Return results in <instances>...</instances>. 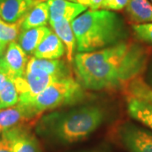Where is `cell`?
Masks as SVG:
<instances>
[{
	"mask_svg": "<svg viewBox=\"0 0 152 152\" xmlns=\"http://www.w3.org/2000/svg\"><path fill=\"white\" fill-rule=\"evenodd\" d=\"M133 31L139 40L152 43V23L136 24L133 26Z\"/></svg>",
	"mask_w": 152,
	"mask_h": 152,
	"instance_id": "cell-19",
	"label": "cell"
},
{
	"mask_svg": "<svg viewBox=\"0 0 152 152\" xmlns=\"http://www.w3.org/2000/svg\"><path fill=\"white\" fill-rule=\"evenodd\" d=\"M38 118L27 105L19 102L13 107L0 110V129L3 131L15 126L29 125Z\"/></svg>",
	"mask_w": 152,
	"mask_h": 152,
	"instance_id": "cell-9",
	"label": "cell"
},
{
	"mask_svg": "<svg viewBox=\"0 0 152 152\" xmlns=\"http://www.w3.org/2000/svg\"><path fill=\"white\" fill-rule=\"evenodd\" d=\"M103 0H89V8L91 10H97L102 8Z\"/></svg>",
	"mask_w": 152,
	"mask_h": 152,
	"instance_id": "cell-22",
	"label": "cell"
},
{
	"mask_svg": "<svg viewBox=\"0 0 152 152\" xmlns=\"http://www.w3.org/2000/svg\"><path fill=\"white\" fill-rule=\"evenodd\" d=\"M10 77L9 75V74L7 73L5 69L4 68V66L2 65V64L0 63V90L3 88V86L5 85V83L8 81V80H10Z\"/></svg>",
	"mask_w": 152,
	"mask_h": 152,
	"instance_id": "cell-21",
	"label": "cell"
},
{
	"mask_svg": "<svg viewBox=\"0 0 152 152\" xmlns=\"http://www.w3.org/2000/svg\"><path fill=\"white\" fill-rule=\"evenodd\" d=\"M89 152H100V151H89Z\"/></svg>",
	"mask_w": 152,
	"mask_h": 152,
	"instance_id": "cell-26",
	"label": "cell"
},
{
	"mask_svg": "<svg viewBox=\"0 0 152 152\" xmlns=\"http://www.w3.org/2000/svg\"><path fill=\"white\" fill-rule=\"evenodd\" d=\"M39 0H0V18L14 24L22 20Z\"/></svg>",
	"mask_w": 152,
	"mask_h": 152,
	"instance_id": "cell-11",
	"label": "cell"
},
{
	"mask_svg": "<svg viewBox=\"0 0 152 152\" xmlns=\"http://www.w3.org/2000/svg\"><path fill=\"white\" fill-rule=\"evenodd\" d=\"M0 152H10V149L9 147L8 143L3 139H1L0 140Z\"/></svg>",
	"mask_w": 152,
	"mask_h": 152,
	"instance_id": "cell-23",
	"label": "cell"
},
{
	"mask_svg": "<svg viewBox=\"0 0 152 152\" xmlns=\"http://www.w3.org/2000/svg\"><path fill=\"white\" fill-rule=\"evenodd\" d=\"M149 59V50L133 42H121L105 48L75 55V69L80 83L88 90L124 88L140 76Z\"/></svg>",
	"mask_w": 152,
	"mask_h": 152,
	"instance_id": "cell-1",
	"label": "cell"
},
{
	"mask_svg": "<svg viewBox=\"0 0 152 152\" xmlns=\"http://www.w3.org/2000/svg\"><path fill=\"white\" fill-rule=\"evenodd\" d=\"M65 52L63 42L54 32L51 31L36 49L34 57L42 59H58Z\"/></svg>",
	"mask_w": 152,
	"mask_h": 152,
	"instance_id": "cell-12",
	"label": "cell"
},
{
	"mask_svg": "<svg viewBox=\"0 0 152 152\" xmlns=\"http://www.w3.org/2000/svg\"><path fill=\"white\" fill-rule=\"evenodd\" d=\"M119 137L129 152H152V131L128 123L121 126Z\"/></svg>",
	"mask_w": 152,
	"mask_h": 152,
	"instance_id": "cell-7",
	"label": "cell"
},
{
	"mask_svg": "<svg viewBox=\"0 0 152 152\" xmlns=\"http://www.w3.org/2000/svg\"><path fill=\"white\" fill-rule=\"evenodd\" d=\"M20 102V95L13 80H8L0 90V110L16 105Z\"/></svg>",
	"mask_w": 152,
	"mask_h": 152,
	"instance_id": "cell-17",
	"label": "cell"
},
{
	"mask_svg": "<svg viewBox=\"0 0 152 152\" xmlns=\"http://www.w3.org/2000/svg\"><path fill=\"white\" fill-rule=\"evenodd\" d=\"M52 31L47 26L21 30L17 42L22 50L27 55L34 54L36 49Z\"/></svg>",
	"mask_w": 152,
	"mask_h": 152,
	"instance_id": "cell-13",
	"label": "cell"
},
{
	"mask_svg": "<svg viewBox=\"0 0 152 152\" xmlns=\"http://www.w3.org/2000/svg\"><path fill=\"white\" fill-rule=\"evenodd\" d=\"M83 95L80 83L71 76L52 83L31 102L22 103L27 105L35 114L40 117L46 111L80 102Z\"/></svg>",
	"mask_w": 152,
	"mask_h": 152,
	"instance_id": "cell-4",
	"label": "cell"
},
{
	"mask_svg": "<svg viewBox=\"0 0 152 152\" xmlns=\"http://www.w3.org/2000/svg\"><path fill=\"white\" fill-rule=\"evenodd\" d=\"M10 152H42L37 138L31 131L29 125L15 126L2 131V138Z\"/></svg>",
	"mask_w": 152,
	"mask_h": 152,
	"instance_id": "cell-6",
	"label": "cell"
},
{
	"mask_svg": "<svg viewBox=\"0 0 152 152\" xmlns=\"http://www.w3.org/2000/svg\"><path fill=\"white\" fill-rule=\"evenodd\" d=\"M1 132H2V130H1V129H0V134H1ZM0 140H1V139H0Z\"/></svg>",
	"mask_w": 152,
	"mask_h": 152,
	"instance_id": "cell-25",
	"label": "cell"
},
{
	"mask_svg": "<svg viewBox=\"0 0 152 152\" xmlns=\"http://www.w3.org/2000/svg\"><path fill=\"white\" fill-rule=\"evenodd\" d=\"M7 47H8V43H6L5 42L2 41L0 39V58H2L4 56L6 49H7Z\"/></svg>",
	"mask_w": 152,
	"mask_h": 152,
	"instance_id": "cell-24",
	"label": "cell"
},
{
	"mask_svg": "<svg viewBox=\"0 0 152 152\" xmlns=\"http://www.w3.org/2000/svg\"><path fill=\"white\" fill-rule=\"evenodd\" d=\"M39 1H46V0H39Z\"/></svg>",
	"mask_w": 152,
	"mask_h": 152,
	"instance_id": "cell-27",
	"label": "cell"
},
{
	"mask_svg": "<svg viewBox=\"0 0 152 152\" xmlns=\"http://www.w3.org/2000/svg\"><path fill=\"white\" fill-rule=\"evenodd\" d=\"M71 25L79 53L97 51L127 38L123 19L110 10H88L76 17Z\"/></svg>",
	"mask_w": 152,
	"mask_h": 152,
	"instance_id": "cell-3",
	"label": "cell"
},
{
	"mask_svg": "<svg viewBox=\"0 0 152 152\" xmlns=\"http://www.w3.org/2000/svg\"><path fill=\"white\" fill-rule=\"evenodd\" d=\"M49 6L50 24L62 20L73 21L87 10V7L69 0H47Z\"/></svg>",
	"mask_w": 152,
	"mask_h": 152,
	"instance_id": "cell-10",
	"label": "cell"
},
{
	"mask_svg": "<svg viewBox=\"0 0 152 152\" xmlns=\"http://www.w3.org/2000/svg\"><path fill=\"white\" fill-rule=\"evenodd\" d=\"M48 20L49 6L47 0L39 2L24 18L21 23V30L45 26Z\"/></svg>",
	"mask_w": 152,
	"mask_h": 152,
	"instance_id": "cell-16",
	"label": "cell"
},
{
	"mask_svg": "<svg viewBox=\"0 0 152 152\" xmlns=\"http://www.w3.org/2000/svg\"><path fill=\"white\" fill-rule=\"evenodd\" d=\"M23 20L10 24L0 18V39L8 44L17 40L18 36L21 31V23Z\"/></svg>",
	"mask_w": 152,
	"mask_h": 152,
	"instance_id": "cell-18",
	"label": "cell"
},
{
	"mask_svg": "<svg viewBox=\"0 0 152 152\" xmlns=\"http://www.w3.org/2000/svg\"><path fill=\"white\" fill-rule=\"evenodd\" d=\"M151 1H152V0H151Z\"/></svg>",
	"mask_w": 152,
	"mask_h": 152,
	"instance_id": "cell-28",
	"label": "cell"
},
{
	"mask_svg": "<svg viewBox=\"0 0 152 152\" xmlns=\"http://www.w3.org/2000/svg\"><path fill=\"white\" fill-rule=\"evenodd\" d=\"M125 10L134 23L140 24L152 21V4L148 0H129Z\"/></svg>",
	"mask_w": 152,
	"mask_h": 152,
	"instance_id": "cell-15",
	"label": "cell"
},
{
	"mask_svg": "<svg viewBox=\"0 0 152 152\" xmlns=\"http://www.w3.org/2000/svg\"><path fill=\"white\" fill-rule=\"evenodd\" d=\"M53 30V32L60 38L65 47L67 60L72 63L75 58V52L76 47V38L72 28L71 21L62 20L50 24Z\"/></svg>",
	"mask_w": 152,
	"mask_h": 152,
	"instance_id": "cell-14",
	"label": "cell"
},
{
	"mask_svg": "<svg viewBox=\"0 0 152 152\" xmlns=\"http://www.w3.org/2000/svg\"><path fill=\"white\" fill-rule=\"evenodd\" d=\"M104 119L105 113L100 107L86 106L44 116L37 125V132L60 144H73L92 134Z\"/></svg>",
	"mask_w": 152,
	"mask_h": 152,
	"instance_id": "cell-2",
	"label": "cell"
},
{
	"mask_svg": "<svg viewBox=\"0 0 152 152\" xmlns=\"http://www.w3.org/2000/svg\"><path fill=\"white\" fill-rule=\"evenodd\" d=\"M124 93L129 116L152 130V87L139 76L124 88Z\"/></svg>",
	"mask_w": 152,
	"mask_h": 152,
	"instance_id": "cell-5",
	"label": "cell"
},
{
	"mask_svg": "<svg viewBox=\"0 0 152 152\" xmlns=\"http://www.w3.org/2000/svg\"><path fill=\"white\" fill-rule=\"evenodd\" d=\"M27 56L16 41L8 44L4 54L0 58V63L5 69L11 80H14L24 75L28 64Z\"/></svg>",
	"mask_w": 152,
	"mask_h": 152,
	"instance_id": "cell-8",
	"label": "cell"
},
{
	"mask_svg": "<svg viewBox=\"0 0 152 152\" xmlns=\"http://www.w3.org/2000/svg\"><path fill=\"white\" fill-rule=\"evenodd\" d=\"M129 0H103L102 10H120L126 7Z\"/></svg>",
	"mask_w": 152,
	"mask_h": 152,
	"instance_id": "cell-20",
	"label": "cell"
}]
</instances>
